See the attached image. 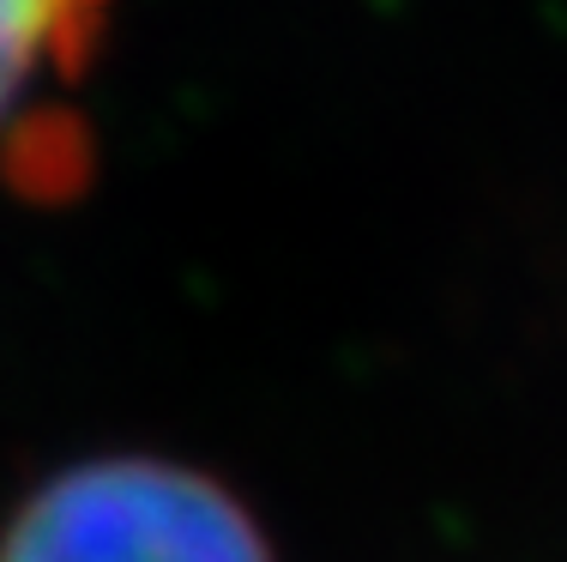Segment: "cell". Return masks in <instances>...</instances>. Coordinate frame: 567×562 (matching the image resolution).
<instances>
[{"label":"cell","instance_id":"obj_1","mask_svg":"<svg viewBox=\"0 0 567 562\" xmlns=\"http://www.w3.org/2000/svg\"><path fill=\"white\" fill-rule=\"evenodd\" d=\"M0 562H272L248 508L164 460H91L43 484Z\"/></svg>","mask_w":567,"mask_h":562},{"label":"cell","instance_id":"obj_2","mask_svg":"<svg viewBox=\"0 0 567 562\" xmlns=\"http://www.w3.org/2000/svg\"><path fill=\"white\" fill-rule=\"evenodd\" d=\"M103 24L110 0H0V164L24 157L31 133L66 110Z\"/></svg>","mask_w":567,"mask_h":562}]
</instances>
